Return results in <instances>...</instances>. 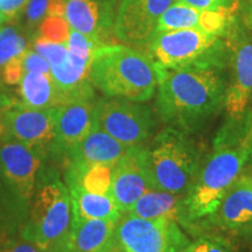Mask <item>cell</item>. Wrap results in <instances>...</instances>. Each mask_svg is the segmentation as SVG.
<instances>
[{"label": "cell", "instance_id": "cell-1", "mask_svg": "<svg viewBox=\"0 0 252 252\" xmlns=\"http://www.w3.org/2000/svg\"><path fill=\"white\" fill-rule=\"evenodd\" d=\"M226 47L207 58L166 70L158 86L156 108L168 126L187 133L198 130L224 106Z\"/></svg>", "mask_w": 252, "mask_h": 252}, {"label": "cell", "instance_id": "cell-2", "mask_svg": "<svg viewBox=\"0 0 252 252\" xmlns=\"http://www.w3.org/2000/svg\"><path fill=\"white\" fill-rule=\"evenodd\" d=\"M165 72L147 53L112 43L94 52L90 81L106 97L141 103L154 96Z\"/></svg>", "mask_w": 252, "mask_h": 252}, {"label": "cell", "instance_id": "cell-3", "mask_svg": "<svg viewBox=\"0 0 252 252\" xmlns=\"http://www.w3.org/2000/svg\"><path fill=\"white\" fill-rule=\"evenodd\" d=\"M252 158V143L214 149L185 194L186 229L213 224L225 194Z\"/></svg>", "mask_w": 252, "mask_h": 252}, {"label": "cell", "instance_id": "cell-4", "mask_svg": "<svg viewBox=\"0 0 252 252\" xmlns=\"http://www.w3.org/2000/svg\"><path fill=\"white\" fill-rule=\"evenodd\" d=\"M153 189L186 194L201 166V152L189 133L167 126L149 147Z\"/></svg>", "mask_w": 252, "mask_h": 252}, {"label": "cell", "instance_id": "cell-5", "mask_svg": "<svg viewBox=\"0 0 252 252\" xmlns=\"http://www.w3.org/2000/svg\"><path fill=\"white\" fill-rule=\"evenodd\" d=\"M33 204L21 238L43 252H61L70 232L71 200L68 187L58 176L42 181L33 195Z\"/></svg>", "mask_w": 252, "mask_h": 252}, {"label": "cell", "instance_id": "cell-6", "mask_svg": "<svg viewBox=\"0 0 252 252\" xmlns=\"http://www.w3.org/2000/svg\"><path fill=\"white\" fill-rule=\"evenodd\" d=\"M113 238L123 252H184L188 241L175 220L122 214Z\"/></svg>", "mask_w": 252, "mask_h": 252}, {"label": "cell", "instance_id": "cell-7", "mask_svg": "<svg viewBox=\"0 0 252 252\" xmlns=\"http://www.w3.org/2000/svg\"><path fill=\"white\" fill-rule=\"evenodd\" d=\"M94 126L131 147L149 139L156 127V118L149 106L105 97L94 104Z\"/></svg>", "mask_w": 252, "mask_h": 252}, {"label": "cell", "instance_id": "cell-8", "mask_svg": "<svg viewBox=\"0 0 252 252\" xmlns=\"http://www.w3.org/2000/svg\"><path fill=\"white\" fill-rule=\"evenodd\" d=\"M149 54L163 70H171L207 58L225 48V40L200 30L156 32L150 40Z\"/></svg>", "mask_w": 252, "mask_h": 252}, {"label": "cell", "instance_id": "cell-9", "mask_svg": "<svg viewBox=\"0 0 252 252\" xmlns=\"http://www.w3.org/2000/svg\"><path fill=\"white\" fill-rule=\"evenodd\" d=\"M225 43L230 52L232 75L226 89L224 108L229 117L243 113L252 98V39L237 18L231 17Z\"/></svg>", "mask_w": 252, "mask_h": 252}, {"label": "cell", "instance_id": "cell-10", "mask_svg": "<svg viewBox=\"0 0 252 252\" xmlns=\"http://www.w3.org/2000/svg\"><path fill=\"white\" fill-rule=\"evenodd\" d=\"M42 151L15 140L0 145V176L18 202L27 204L35 191Z\"/></svg>", "mask_w": 252, "mask_h": 252}, {"label": "cell", "instance_id": "cell-11", "mask_svg": "<svg viewBox=\"0 0 252 252\" xmlns=\"http://www.w3.org/2000/svg\"><path fill=\"white\" fill-rule=\"evenodd\" d=\"M174 0H121L113 33L123 43L146 47L157 30L159 19Z\"/></svg>", "mask_w": 252, "mask_h": 252}, {"label": "cell", "instance_id": "cell-12", "mask_svg": "<svg viewBox=\"0 0 252 252\" xmlns=\"http://www.w3.org/2000/svg\"><path fill=\"white\" fill-rule=\"evenodd\" d=\"M153 189L149 165V149L131 146L112 167L111 196L119 212L127 213L135 201Z\"/></svg>", "mask_w": 252, "mask_h": 252}, {"label": "cell", "instance_id": "cell-13", "mask_svg": "<svg viewBox=\"0 0 252 252\" xmlns=\"http://www.w3.org/2000/svg\"><path fill=\"white\" fill-rule=\"evenodd\" d=\"M58 108L32 109L21 105V103L12 106L2 113L4 140H15L43 151L54 139Z\"/></svg>", "mask_w": 252, "mask_h": 252}, {"label": "cell", "instance_id": "cell-14", "mask_svg": "<svg viewBox=\"0 0 252 252\" xmlns=\"http://www.w3.org/2000/svg\"><path fill=\"white\" fill-rule=\"evenodd\" d=\"M64 18L72 30L99 43L112 45L118 0H64Z\"/></svg>", "mask_w": 252, "mask_h": 252}, {"label": "cell", "instance_id": "cell-15", "mask_svg": "<svg viewBox=\"0 0 252 252\" xmlns=\"http://www.w3.org/2000/svg\"><path fill=\"white\" fill-rule=\"evenodd\" d=\"M217 228L252 241V178L241 175L225 194L213 220Z\"/></svg>", "mask_w": 252, "mask_h": 252}, {"label": "cell", "instance_id": "cell-16", "mask_svg": "<svg viewBox=\"0 0 252 252\" xmlns=\"http://www.w3.org/2000/svg\"><path fill=\"white\" fill-rule=\"evenodd\" d=\"M231 17L228 11H210L174 1L159 19L156 32L200 30L225 37Z\"/></svg>", "mask_w": 252, "mask_h": 252}, {"label": "cell", "instance_id": "cell-17", "mask_svg": "<svg viewBox=\"0 0 252 252\" xmlns=\"http://www.w3.org/2000/svg\"><path fill=\"white\" fill-rule=\"evenodd\" d=\"M94 99L71 102L58 108L54 127V147L69 153L76 147L94 126Z\"/></svg>", "mask_w": 252, "mask_h": 252}, {"label": "cell", "instance_id": "cell-18", "mask_svg": "<svg viewBox=\"0 0 252 252\" xmlns=\"http://www.w3.org/2000/svg\"><path fill=\"white\" fill-rule=\"evenodd\" d=\"M91 62L69 52L62 61L50 65L52 77L64 97L65 104L94 98L90 81Z\"/></svg>", "mask_w": 252, "mask_h": 252}, {"label": "cell", "instance_id": "cell-19", "mask_svg": "<svg viewBox=\"0 0 252 252\" xmlns=\"http://www.w3.org/2000/svg\"><path fill=\"white\" fill-rule=\"evenodd\" d=\"M127 150L128 146L94 126L90 133L68 153L69 163H102L115 166Z\"/></svg>", "mask_w": 252, "mask_h": 252}, {"label": "cell", "instance_id": "cell-20", "mask_svg": "<svg viewBox=\"0 0 252 252\" xmlns=\"http://www.w3.org/2000/svg\"><path fill=\"white\" fill-rule=\"evenodd\" d=\"M117 220L72 219L61 252H98L112 241Z\"/></svg>", "mask_w": 252, "mask_h": 252}, {"label": "cell", "instance_id": "cell-21", "mask_svg": "<svg viewBox=\"0 0 252 252\" xmlns=\"http://www.w3.org/2000/svg\"><path fill=\"white\" fill-rule=\"evenodd\" d=\"M185 194L150 189L135 201L128 214L149 220L166 219L182 225L185 220Z\"/></svg>", "mask_w": 252, "mask_h": 252}, {"label": "cell", "instance_id": "cell-22", "mask_svg": "<svg viewBox=\"0 0 252 252\" xmlns=\"http://www.w3.org/2000/svg\"><path fill=\"white\" fill-rule=\"evenodd\" d=\"M19 94L26 108L52 109L65 104L52 75L26 71L19 83Z\"/></svg>", "mask_w": 252, "mask_h": 252}, {"label": "cell", "instance_id": "cell-23", "mask_svg": "<svg viewBox=\"0 0 252 252\" xmlns=\"http://www.w3.org/2000/svg\"><path fill=\"white\" fill-rule=\"evenodd\" d=\"M71 200L72 219L118 220L122 213L111 195L88 193L76 186H67Z\"/></svg>", "mask_w": 252, "mask_h": 252}, {"label": "cell", "instance_id": "cell-24", "mask_svg": "<svg viewBox=\"0 0 252 252\" xmlns=\"http://www.w3.org/2000/svg\"><path fill=\"white\" fill-rule=\"evenodd\" d=\"M112 167L102 163H69L65 182L76 186L88 193L111 195Z\"/></svg>", "mask_w": 252, "mask_h": 252}, {"label": "cell", "instance_id": "cell-25", "mask_svg": "<svg viewBox=\"0 0 252 252\" xmlns=\"http://www.w3.org/2000/svg\"><path fill=\"white\" fill-rule=\"evenodd\" d=\"M70 25L62 17H46L39 27V37L53 43H65L70 34Z\"/></svg>", "mask_w": 252, "mask_h": 252}, {"label": "cell", "instance_id": "cell-26", "mask_svg": "<svg viewBox=\"0 0 252 252\" xmlns=\"http://www.w3.org/2000/svg\"><path fill=\"white\" fill-rule=\"evenodd\" d=\"M65 46L71 54L87 60V61H93L96 49L102 47L97 41L90 39L89 36L84 35V34L72 30V28L70 30L69 39L65 42Z\"/></svg>", "mask_w": 252, "mask_h": 252}, {"label": "cell", "instance_id": "cell-27", "mask_svg": "<svg viewBox=\"0 0 252 252\" xmlns=\"http://www.w3.org/2000/svg\"><path fill=\"white\" fill-rule=\"evenodd\" d=\"M26 49V40L18 33L0 40V69L4 67L6 62L24 53Z\"/></svg>", "mask_w": 252, "mask_h": 252}, {"label": "cell", "instance_id": "cell-28", "mask_svg": "<svg viewBox=\"0 0 252 252\" xmlns=\"http://www.w3.org/2000/svg\"><path fill=\"white\" fill-rule=\"evenodd\" d=\"M184 252H230L229 245L217 236H200L193 243H189Z\"/></svg>", "mask_w": 252, "mask_h": 252}, {"label": "cell", "instance_id": "cell-29", "mask_svg": "<svg viewBox=\"0 0 252 252\" xmlns=\"http://www.w3.org/2000/svg\"><path fill=\"white\" fill-rule=\"evenodd\" d=\"M25 52H26V50H25ZM25 52L9 60L8 62L5 63L4 67L1 68L2 80H4L5 83L8 84V86H17V84L20 83L21 78L24 76Z\"/></svg>", "mask_w": 252, "mask_h": 252}, {"label": "cell", "instance_id": "cell-30", "mask_svg": "<svg viewBox=\"0 0 252 252\" xmlns=\"http://www.w3.org/2000/svg\"><path fill=\"white\" fill-rule=\"evenodd\" d=\"M24 70L31 72H40V74L52 75L50 65L47 60L35 50L26 49L24 56Z\"/></svg>", "mask_w": 252, "mask_h": 252}, {"label": "cell", "instance_id": "cell-31", "mask_svg": "<svg viewBox=\"0 0 252 252\" xmlns=\"http://www.w3.org/2000/svg\"><path fill=\"white\" fill-rule=\"evenodd\" d=\"M49 0H30L26 7L28 24L35 26L47 17Z\"/></svg>", "mask_w": 252, "mask_h": 252}, {"label": "cell", "instance_id": "cell-32", "mask_svg": "<svg viewBox=\"0 0 252 252\" xmlns=\"http://www.w3.org/2000/svg\"><path fill=\"white\" fill-rule=\"evenodd\" d=\"M30 0H0V17L5 21L13 20L21 15Z\"/></svg>", "mask_w": 252, "mask_h": 252}, {"label": "cell", "instance_id": "cell-33", "mask_svg": "<svg viewBox=\"0 0 252 252\" xmlns=\"http://www.w3.org/2000/svg\"><path fill=\"white\" fill-rule=\"evenodd\" d=\"M178 1L197 8L210 9V11L231 12L232 6V0H178Z\"/></svg>", "mask_w": 252, "mask_h": 252}, {"label": "cell", "instance_id": "cell-34", "mask_svg": "<svg viewBox=\"0 0 252 252\" xmlns=\"http://www.w3.org/2000/svg\"><path fill=\"white\" fill-rule=\"evenodd\" d=\"M0 252H43L40 248L30 242L21 239V241H11L0 248Z\"/></svg>", "mask_w": 252, "mask_h": 252}, {"label": "cell", "instance_id": "cell-35", "mask_svg": "<svg viewBox=\"0 0 252 252\" xmlns=\"http://www.w3.org/2000/svg\"><path fill=\"white\" fill-rule=\"evenodd\" d=\"M12 106H14V104L11 102V99L8 98L5 94H0V115H2L5 111H7L8 109H11Z\"/></svg>", "mask_w": 252, "mask_h": 252}, {"label": "cell", "instance_id": "cell-36", "mask_svg": "<svg viewBox=\"0 0 252 252\" xmlns=\"http://www.w3.org/2000/svg\"><path fill=\"white\" fill-rule=\"evenodd\" d=\"M98 252H123V251H122V249L119 248V245L117 242H116V239L112 238V241L110 242V243L106 245L105 248H103L102 250Z\"/></svg>", "mask_w": 252, "mask_h": 252}, {"label": "cell", "instance_id": "cell-37", "mask_svg": "<svg viewBox=\"0 0 252 252\" xmlns=\"http://www.w3.org/2000/svg\"><path fill=\"white\" fill-rule=\"evenodd\" d=\"M18 32L15 30L14 27H4L0 30V40L1 39H5V37H8L11 35H14V34H17Z\"/></svg>", "mask_w": 252, "mask_h": 252}, {"label": "cell", "instance_id": "cell-38", "mask_svg": "<svg viewBox=\"0 0 252 252\" xmlns=\"http://www.w3.org/2000/svg\"><path fill=\"white\" fill-rule=\"evenodd\" d=\"M5 137V125L2 122V115H0V141L4 140Z\"/></svg>", "mask_w": 252, "mask_h": 252}, {"label": "cell", "instance_id": "cell-39", "mask_svg": "<svg viewBox=\"0 0 252 252\" xmlns=\"http://www.w3.org/2000/svg\"><path fill=\"white\" fill-rule=\"evenodd\" d=\"M247 24H248V27L250 28V31H251V33H252V6H251L250 11H249V13H248Z\"/></svg>", "mask_w": 252, "mask_h": 252}, {"label": "cell", "instance_id": "cell-40", "mask_svg": "<svg viewBox=\"0 0 252 252\" xmlns=\"http://www.w3.org/2000/svg\"><path fill=\"white\" fill-rule=\"evenodd\" d=\"M2 23H5V20H4V19H2L1 17H0V26H1Z\"/></svg>", "mask_w": 252, "mask_h": 252}]
</instances>
